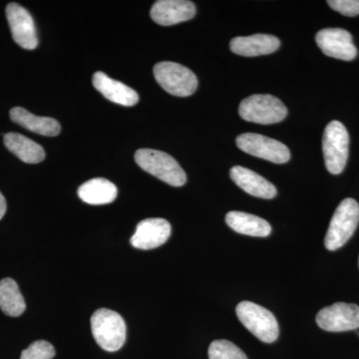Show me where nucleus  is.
Returning <instances> with one entry per match:
<instances>
[{"instance_id": "5", "label": "nucleus", "mask_w": 359, "mask_h": 359, "mask_svg": "<svg viewBox=\"0 0 359 359\" xmlns=\"http://www.w3.org/2000/svg\"><path fill=\"white\" fill-rule=\"evenodd\" d=\"M238 114L248 122L257 124H276L287 115L285 104L269 94H256L244 99L238 107Z\"/></svg>"}, {"instance_id": "4", "label": "nucleus", "mask_w": 359, "mask_h": 359, "mask_svg": "<svg viewBox=\"0 0 359 359\" xmlns=\"http://www.w3.org/2000/svg\"><path fill=\"white\" fill-rule=\"evenodd\" d=\"M236 313L238 320L261 341L271 344L278 339L280 334L278 320L268 309L245 301L238 304Z\"/></svg>"}, {"instance_id": "8", "label": "nucleus", "mask_w": 359, "mask_h": 359, "mask_svg": "<svg viewBox=\"0 0 359 359\" xmlns=\"http://www.w3.org/2000/svg\"><path fill=\"white\" fill-rule=\"evenodd\" d=\"M237 146L247 154L276 163V164H283L289 162L290 159L289 148L285 144L264 135L257 133L240 135L237 138Z\"/></svg>"}, {"instance_id": "14", "label": "nucleus", "mask_w": 359, "mask_h": 359, "mask_svg": "<svg viewBox=\"0 0 359 359\" xmlns=\"http://www.w3.org/2000/svg\"><path fill=\"white\" fill-rule=\"evenodd\" d=\"M93 86L111 102L125 107H132L139 101V95L134 89L117 80L112 79L105 73L96 72L93 75Z\"/></svg>"}, {"instance_id": "24", "label": "nucleus", "mask_w": 359, "mask_h": 359, "mask_svg": "<svg viewBox=\"0 0 359 359\" xmlns=\"http://www.w3.org/2000/svg\"><path fill=\"white\" fill-rule=\"evenodd\" d=\"M327 4L342 15L353 18L359 14V0H330Z\"/></svg>"}, {"instance_id": "6", "label": "nucleus", "mask_w": 359, "mask_h": 359, "mask_svg": "<svg viewBox=\"0 0 359 359\" xmlns=\"http://www.w3.org/2000/svg\"><path fill=\"white\" fill-rule=\"evenodd\" d=\"M348 150L349 135L344 125L339 121L328 123L323 137V152L330 173L339 175L344 171Z\"/></svg>"}, {"instance_id": "19", "label": "nucleus", "mask_w": 359, "mask_h": 359, "mask_svg": "<svg viewBox=\"0 0 359 359\" xmlns=\"http://www.w3.org/2000/svg\"><path fill=\"white\" fill-rule=\"evenodd\" d=\"M117 187L104 178L89 180L78 189V196L89 205L110 204L117 198Z\"/></svg>"}, {"instance_id": "12", "label": "nucleus", "mask_w": 359, "mask_h": 359, "mask_svg": "<svg viewBox=\"0 0 359 359\" xmlns=\"http://www.w3.org/2000/svg\"><path fill=\"white\" fill-rule=\"evenodd\" d=\"M171 224L164 219H146L137 224L131 245L139 250H153L164 245L171 236Z\"/></svg>"}, {"instance_id": "18", "label": "nucleus", "mask_w": 359, "mask_h": 359, "mask_svg": "<svg viewBox=\"0 0 359 359\" xmlns=\"http://www.w3.org/2000/svg\"><path fill=\"white\" fill-rule=\"evenodd\" d=\"M226 223L231 230L250 237L266 238L271 233V224L266 219L248 212H228Z\"/></svg>"}, {"instance_id": "17", "label": "nucleus", "mask_w": 359, "mask_h": 359, "mask_svg": "<svg viewBox=\"0 0 359 359\" xmlns=\"http://www.w3.org/2000/svg\"><path fill=\"white\" fill-rule=\"evenodd\" d=\"M11 119L26 130L42 135V136L55 137L61 131L57 120L53 118L41 117L28 112L22 107H14L11 110Z\"/></svg>"}, {"instance_id": "11", "label": "nucleus", "mask_w": 359, "mask_h": 359, "mask_svg": "<svg viewBox=\"0 0 359 359\" xmlns=\"http://www.w3.org/2000/svg\"><path fill=\"white\" fill-rule=\"evenodd\" d=\"M6 18L14 41L27 50L36 48L39 37L32 14L25 7L11 2L6 7Z\"/></svg>"}, {"instance_id": "13", "label": "nucleus", "mask_w": 359, "mask_h": 359, "mask_svg": "<svg viewBox=\"0 0 359 359\" xmlns=\"http://www.w3.org/2000/svg\"><path fill=\"white\" fill-rule=\"evenodd\" d=\"M196 6L187 0H159L151 8L150 15L156 23L162 26L178 25L192 20Z\"/></svg>"}, {"instance_id": "25", "label": "nucleus", "mask_w": 359, "mask_h": 359, "mask_svg": "<svg viewBox=\"0 0 359 359\" xmlns=\"http://www.w3.org/2000/svg\"><path fill=\"white\" fill-rule=\"evenodd\" d=\"M7 209L6 200L4 196L0 192V219L4 218Z\"/></svg>"}, {"instance_id": "3", "label": "nucleus", "mask_w": 359, "mask_h": 359, "mask_svg": "<svg viewBox=\"0 0 359 359\" xmlns=\"http://www.w3.org/2000/svg\"><path fill=\"white\" fill-rule=\"evenodd\" d=\"M359 223V205L351 198L342 201L335 210L327 236L325 245L328 250H337L353 237Z\"/></svg>"}, {"instance_id": "20", "label": "nucleus", "mask_w": 359, "mask_h": 359, "mask_svg": "<svg viewBox=\"0 0 359 359\" xmlns=\"http://www.w3.org/2000/svg\"><path fill=\"white\" fill-rule=\"evenodd\" d=\"M4 142L11 153L27 164H37L45 159L43 148L23 135L7 133L4 135Z\"/></svg>"}, {"instance_id": "26", "label": "nucleus", "mask_w": 359, "mask_h": 359, "mask_svg": "<svg viewBox=\"0 0 359 359\" xmlns=\"http://www.w3.org/2000/svg\"><path fill=\"white\" fill-rule=\"evenodd\" d=\"M358 266H359V257H358Z\"/></svg>"}, {"instance_id": "2", "label": "nucleus", "mask_w": 359, "mask_h": 359, "mask_svg": "<svg viewBox=\"0 0 359 359\" xmlns=\"http://www.w3.org/2000/svg\"><path fill=\"white\" fill-rule=\"evenodd\" d=\"M135 161L144 171L173 187L184 186L187 176L172 156L153 149H140L135 153Z\"/></svg>"}, {"instance_id": "23", "label": "nucleus", "mask_w": 359, "mask_h": 359, "mask_svg": "<svg viewBox=\"0 0 359 359\" xmlns=\"http://www.w3.org/2000/svg\"><path fill=\"white\" fill-rule=\"evenodd\" d=\"M55 353V348L48 341L36 340L22 351L20 359H52Z\"/></svg>"}, {"instance_id": "9", "label": "nucleus", "mask_w": 359, "mask_h": 359, "mask_svg": "<svg viewBox=\"0 0 359 359\" xmlns=\"http://www.w3.org/2000/svg\"><path fill=\"white\" fill-rule=\"evenodd\" d=\"M321 330L330 332H349L359 328V306L353 304L337 302L321 309L316 316Z\"/></svg>"}, {"instance_id": "22", "label": "nucleus", "mask_w": 359, "mask_h": 359, "mask_svg": "<svg viewBox=\"0 0 359 359\" xmlns=\"http://www.w3.org/2000/svg\"><path fill=\"white\" fill-rule=\"evenodd\" d=\"M208 353L209 359H248L242 349L226 339L212 341Z\"/></svg>"}, {"instance_id": "1", "label": "nucleus", "mask_w": 359, "mask_h": 359, "mask_svg": "<svg viewBox=\"0 0 359 359\" xmlns=\"http://www.w3.org/2000/svg\"><path fill=\"white\" fill-rule=\"evenodd\" d=\"M92 334L104 351L114 353L126 341V323L119 313L108 309H100L91 318Z\"/></svg>"}, {"instance_id": "15", "label": "nucleus", "mask_w": 359, "mask_h": 359, "mask_svg": "<svg viewBox=\"0 0 359 359\" xmlns=\"http://www.w3.org/2000/svg\"><path fill=\"white\" fill-rule=\"evenodd\" d=\"M230 175L236 185L254 197L273 199L276 196V187L252 170L245 167L235 166L231 168Z\"/></svg>"}, {"instance_id": "16", "label": "nucleus", "mask_w": 359, "mask_h": 359, "mask_svg": "<svg viewBox=\"0 0 359 359\" xmlns=\"http://www.w3.org/2000/svg\"><path fill=\"white\" fill-rule=\"evenodd\" d=\"M280 42L278 37L269 34H255L231 39V50L245 57L268 55L278 50Z\"/></svg>"}, {"instance_id": "21", "label": "nucleus", "mask_w": 359, "mask_h": 359, "mask_svg": "<svg viewBox=\"0 0 359 359\" xmlns=\"http://www.w3.org/2000/svg\"><path fill=\"white\" fill-rule=\"evenodd\" d=\"M0 309L6 316L13 318H18L25 311V299L13 278L0 280Z\"/></svg>"}, {"instance_id": "10", "label": "nucleus", "mask_w": 359, "mask_h": 359, "mask_svg": "<svg viewBox=\"0 0 359 359\" xmlns=\"http://www.w3.org/2000/svg\"><path fill=\"white\" fill-rule=\"evenodd\" d=\"M316 41L328 57L351 61L358 56L353 36L342 28H325L316 33Z\"/></svg>"}, {"instance_id": "7", "label": "nucleus", "mask_w": 359, "mask_h": 359, "mask_svg": "<svg viewBox=\"0 0 359 359\" xmlns=\"http://www.w3.org/2000/svg\"><path fill=\"white\" fill-rule=\"evenodd\" d=\"M154 76L165 91L177 97H188L198 88V79L193 71L179 63L164 62L155 65Z\"/></svg>"}]
</instances>
